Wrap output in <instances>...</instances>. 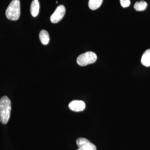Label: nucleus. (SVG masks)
<instances>
[{
	"label": "nucleus",
	"mask_w": 150,
	"mask_h": 150,
	"mask_svg": "<svg viewBox=\"0 0 150 150\" xmlns=\"http://www.w3.org/2000/svg\"><path fill=\"white\" fill-rule=\"evenodd\" d=\"M147 3L144 1H140L137 2L134 6V8L138 11H145L147 7Z\"/></svg>",
	"instance_id": "9b49d317"
},
{
	"label": "nucleus",
	"mask_w": 150,
	"mask_h": 150,
	"mask_svg": "<svg viewBox=\"0 0 150 150\" xmlns=\"http://www.w3.org/2000/svg\"><path fill=\"white\" fill-rule=\"evenodd\" d=\"M65 13L66 8L64 6L62 5L58 6L50 17L51 21L54 23L59 22L64 16Z\"/></svg>",
	"instance_id": "20e7f679"
},
{
	"label": "nucleus",
	"mask_w": 150,
	"mask_h": 150,
	"mask_svg": "<svg viewBox=\"0 0 150 150\" xmlns=\"http://www.w3.org/2000/svg\"><path fill=\"white\" fill-rule=\"evenodd\" d=\"M11 101L6 96L2 97L0 99V121L4 124L8 122L10 117Z\"/></svg>",
	"instance_id": "f257e3e1"
},
{
	"label": "nucleus",
	"mask_w": 150,
	"mask_h": 150,
	"mask_svg": "<svg viewBox=\"0 0 150 150\" xmlns=\"http://www.w3.org/2000/svg\"><path fill=\"white\" fill-rule=\"evenodd\" d=\"M97 59V57L95 53L88 51L78 56L76 61L78 65L83 67L95 63Z\"/></svg>",
	"instance_id": "7ed1b4c3"
},
{
	"label": "nucleus",
	"mask_w": 150,
	"mask_h": 150,
	"mask_svg": "<svg viewBox=\"0 0 150 150\" xmlns=\"http://www.w3.org/2000/svg\"><path fill=\"white\" fill-rule=\"evenodd\" d=\"M142 64L146 67L150 66V49H148L145 51L142 55L141 59Z\"/></svg>",
	"instance_id": "6e6552de"
},
{
	"label": "nucleus",
	"mask_w": 150,
	"mask_h": 150,
	"mask_svg": "<svg viewBox=\"0 0 150 150\" xmlns=\"http://www.w3.org/2000/svg\"><path fill=\"white\" fill-rule=\"evenodd\" d=\"M69 108L75 112L83 111L85 108V103L81 100H75L70 102L69 105Z\"/></svg>",
	"instance_id": "423d86ee"
},
{
	"label": "nucleus",
	"mask_w": 150,
	"mask_h": 150,
	"mask_svg": "<svg viewBox=\"0 0 150 150\" xmlns=\"http://www.w3.org/2000/svg\"><path fill=\"white\" fill-rule=\"evenodd\" d=\"M39 38L41 43L43 45L48 44L50 40V37L48 31L45 30H41L39 33Z\"/></svg>",
	"instance_id": "1a4fd4ad"
},
{
	"label": "nucleus",
	"mask_w": 150,
	"mask_h": 150,
	"mask_svg": "<svg viewBox=\"0 0 150 150\" xmlns=\"http://www.w3.org/2000/svg\"><path fill=\"white\" fill-rule=\"evenodd\" d=\"M77 150H86L84 149H82V148H79Z\"/></svg>",
	"instance_id": "ddd939ff"
},
{
	"label": "nucleus",
	"mask_w": 150,
	"mask_h": 150,
	"mask_svg": "<svg viewBox=\"0 0 150 150\" xmlns=\"http://www.w3.org/2000/svg\"><path fill=\"white\" fill-rule=\"evenodd\" d=\"M76 142L79 148H82L86 150H96L95 145L85 138H79Z\"/></svg>",
	"instance_id": "39448f33"
},
{
	"label": "nucleus",
	"mask_w": 150,
	"mask_h": 150,
	"mask_svg": "<svg viewBox=\"0 0 150 150\" xmlns=\"http://www.w3.org/2000/svg\"><path fill=\"white\" fill-rule=\"evenodd\" d=\"M120 1L121 6L124 8L128 7L131 4L130 0H120Z\"/></svg>",
	"instance_id": "f8f14e48"
},
{
	"label": "nucleus",
	"mask_w": 150,
	"mask_h": 150,
	"mask_svg": "<svg viewBox=\"0 0 150 150\" xmlns=\"http://www.w3.org/2000/svg\"><path fill=\"white\" fill-rule=\"evenodd\" d=\"M39 8L40 4L38 0H33L31 3L30 8V13L33 16H37L39 13Z\"/></svg>",
	"instance_id": "0eeeda50"
},
{
	"label": "nucleus",
	"mask_w": 150,
	"mask_h": 150,
	"mask_svg": "<svg viewBox=\"0 0 150 150\" xmlns=\"http://www.w3.org/2000/svg\"><path fill=\"white\" fill-rule=\"evenodd\" d=\"M20 2L19 0H13L6 11V15L9 20L16 21L20 16Z\"/></svg>",
	"instance_id": "f03ea898"
},
{
	"label": "nucleus",
	"mask_w": 150,
	"mask_h": 150,
	"mask_svg": "<svg viewBox=\"0 0 150 150\" xmlns=\"http://www.w3.org/2000/svg\"><path fill=\"white\" fill-rule=\"evenodd\" d=\"M103 0H89L88 6L92 10H95L99 8L103 2Z\"/></svg>",
	"instance_id": "9d476101"
}]
</instances>
